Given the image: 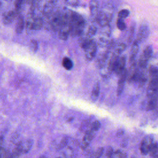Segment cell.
I'll list each match as a JSON object with an SVG mask.
<instances>
[{"label": "cell", "mask_w": 158, "mask_h": 158, "mask_svg": "<svg viewBox=\"0 0 158 158\" xmlns=\"http://www.w3.org/2000/svg\"><path fill=\"white\" fill-rule=\"evenodd\" d=\"M126 48V45L123 43H120L118 44V46L117 47L115 50V54L119 55V54L122 53Z\"/></svg>", "instance_id": "obj_26"}, {"label": "cell", "mask_w": 158, "mask_h": 158, "mask_svg": "<svg viewBox=\"0 0 158 158\" xmlns=\"http://www.w3.org/2000/svg\"><path fill=\"white\" fill-rule=\"evenodd\" d=\"M101 127V123L98 120L94 121L91 125V129L94 131H98Z\"/></svg>", "instance_id": "obj_25"}, {"label": "cell", "mask_w": 158, "mask_h": 158, "mask_svg": "<svg viewBox=\"0 0 158 158\" xmlns=\"http://www.w3.org/2000/svg\"><path fill=\"white\" fill-rule=\"evenodd\" d=\"M157 157H158V143L157 146Z\"/></svg>", "instance_id": "obj_36"}, {"label": "cell", "mask_w": 158, "mask_h": 158, "mask_svg": "<svg viewBox=\"0 0 158 158\" xmlns=\"http://www.w3.org/2000/svg\"><path fill=\"white\" fill-rule=\"evenodd\" d=\"M62 66L67 70H71L73 67V63L72 60L67 57H65L63 58L62 61Z\"/></svg>", "instance_id": "obj_17"}, {"label": "cell", "mask_w": 158, "mask_h": 158, "mask_svg": "<svg viewBox=\"0 0 158 158\" xmlns=\"http://www.w3.org/2000/svg\"><path fill=\"white\" fill-rule=\"evenodd\" d=\"M1 156L2 158L10 157L11 153H9L7 150L4 149L3 148H1Z\"/></svg>", "instance_id": "obj_28"}, {"label": "cell", "mask_w": 158, "mask_h": 158, "mask_svg": "<svg viewBox=\"0 0 158 158\" xmlns=\"http://www.w3.org/2000/svg\"><path fill=\"white\" fill-rule=\"evenodd\" d=\"M57 0H47V2L44 6L43 9V14L44 15L49 16L53 11L54 7L56 4Z\"/></svg>", "instance_id": "obj_8"}, {"label": "cell", "mask_w": 158, "mask_h": 158, "mask_svg": "<svg viewBox=\"0 0 158 158\" xmlns=\"http://www.w3.org/2000/svg\"><path fill=\"white\" fill-rule=\"evenodd\" d=\"M65 3L71 6H77L78 5V0H64Z\"/></svg>", "instance_id": "obj_29"}, {"label": "cell", "mask_w": 158, "mask_h": 158, "mask_svg": "<svg viewBox=\"0 0 158 158\" xmlns=\"http://www.w3.org/2000/svg\"><path fill=\"white\" fill-rule=\"evenodd\" d=\"M89 9L91 15H97L99 12V2L96 0H90L89 2Z\"/></svg>", "instance_id": "obj_12"}, {"label": "cell", "mask_w": 158, "mask_h": 158, "mask_svg": "<svg viewBox=\"0 0 158 158\" xmlns=\"http://www.w3.org/2000/svg\"><path fill=\"white\" fill-rule=\"evenodd\" d=\"M43 20L41 17H36L34 19L32 23V30H39L43 26Z\"/></svg>", "instance_id": "obj_16"}, {"label": "cell", "mask_w": 158, "mask_h": 158, "mask_svg": "<svg viewBox=\"0 0 158 158\" xmlns=\"http://www.w3.org/2000/svg\"><path fill=\"white\" fill-rule=\"evenodd\" d=\"M97 31V28L94 25H91L88 31V35L89 36H92L96 34Z\"/></svg>", "instance_id": "obj_27"}, {"label": "cell", "mask_w": 158, "mask_h": 158, "mask_svg": "<svg viewBox=\"0 0 158 158\" xmlns=\"http://www.w3.org/2000/svg\"><path fill=\"white\" fill-rule=\"evenodd\" d=\"M30 49L33 52H36L38 49V45L37 41L35 40H31L30 43Z\"/></svg>", "instance_id": "obj_22"}, {"label": "cell", "mask_w": 158, "mask_h": 158, "mask_svg": "<svg viewBox=\"0 0 158 158\" xmlns=\"http://www.w3.org/2000/svg\"><path fill=\"white\" fill-rule=\"evenodd\" d=\"M149 35V28L146 23H142L139 28L136 41L139 43L145 41Z\"/></svg>", "instance_id": "obj_2"}, {"label": "cell", "mask_w": 158, "mask_h": 158, "mask_svg": "<svg viewBox=\"0 0 158 158\" xmlns=\"http://www.w3.org/2000/svg\"><path fill=\"white\" fill-rule=\"evenodd\" d=\"M130 15V11L128 9H122L118 13V17L124 19Z\"/></svg>", "instance_id": "obj_21"}, {"label": "cell", "mask_w": 158, "mask_h": 158, "mask_svg": "<svg viewBox=\"0 0 158 158\" xmlns=\"http://www.w3.org/2000/svg\"><path fill=\"white\" fill-rule=\"evenodd\" d=\"M25 27V20L24 18L22 15H20L17 17V22L16 23V27H15V31L17 33L20 34L21 33Z\"/></svg>", "instance_id": "obj_11"}, {"label": "cell", "mask_w": 158, "mask_h": 158, "mask_svg": "<svg viewBox=\"0 0 158 158\" xmlns=\"http://www.w3.org/2000/svg\"><path fill=\"white\" fill-rule=\"evenodd\" d=\"M127 75H128V71L125 69V70L122 72V73L119 75V80L118 81V86H117V94L118 96L121 95L123 91L125 82L127 78Z\"/></svg>", "instance_id": "obj_5"}, {"label": "cell", "mask_w": 158, "mask_h": 158, "mask_svg": "<svg viewBox=\"0 0 158 158\" xmlns=\"http://www.w3.org/2000/svg\"><path fill=\"white\" fill-rule=\"evenodd\" d=\"M85 57L88 60H91L96 56L97 51V46L94 41L89 44V46L85 49Z\"/></svg>", "instance_id": "obj_7"}, {"label": "cell", "mask_w": 158, "mask_h": 158, "mask_svg": "<svg viewBox=\"0 0 158 158\" xmlns=\"http://www.w3.org/2000/svg\"><path fill=\"white\" fill-rule=\"evenodd\" d=\"M68 143V139L67 138H63L59 144V145L58 146V149H61L64 147H65L67 144Z\"/></svg>", "instance_id": "obj_30"}, {"label": "cell", "mask_w": 158, "mask_h": 158, "mask_svg": "<svg viewBox=\"0 0 158 158\" xmlns=\"http://www.w3.org/2000/svg\"><path fill=\"white\" fill-rule=\"evenodd\" d=\"M112 157H120V158H123V157H127V155L126 153L122 152L120 150H117L116 151L114 152L113 155L112 156Z\"/></svg>", "instance_id": "obj_23"}, {"label": "cell", "mask_w": 158, "mask_h": 158, "mask_svg": "<svg viewBox=\"0 0 158 158\" xmlns=\"http://www.w3.org/2000/svg\"><path fill=\"white\" fill-rule=\"evenodd\" d=\"M93 41V40H92L91 36L88 35V36L83 37V38H82L80 40L79 44H80V47L85 50V49H86L89 46V44L92 43Z\"/></svg>", "instance_id": "obj_13"}, {"label": "cell", "mask_w": 158, "mask_h": 158, "mask_svg": "<svg viewBox=\"0 0 158 158\" xmlns=\"http://www.w3.org/2000/svg\"><path fill=\"white\" fill-rule=\"evenodd\" d=\"M33 145V140L30 139H27L22 144V154H27Z\"/></svg>", "instance_id": "obj_18"}, {"label": "cell", "mask_w": 158, "mask_h": 158, "mask_svg": "<svg viewBox=\"0 0 158 158\" xmlns=\"http://www.w3.org/2000/svg\"><path fill=\"white\" fill-rule=\"evenodd\" d=\"M144 56H145L147 59H149L152 54V48L151 46H148L144 50L143 54Z\"/></svg>", "instance_id": "obj_19"}, {"label": "cell", "mask_w": 158, "mask_h": 158, "mask_svg": "<svg viewBox=\"0 0 158 158\" xmlns=\"http://www.w3.org/2000/svg\"><path fill=\"white\" fill-rule=\"evenodd\" d=\"M94 131L92 130L91 128L89 130H87L86 131H85V133L83 136L81 145L82 149H85L88 147V146L89 145L90 143L91 142L94 138Z\"/></svg>", "instance_id": "obj_4"}, {"label": "cell", "mask_w": 158, "mask_h": 158, "mask_svg": "<svg viewBox=\"0 0 158 158\" xmlns=\"http://www.w3.org/2000/svg\"><path fill=\"white\" fill-rule=\"evenodd\" d=\"M22 143L20 142L16 144L15 148L11 153L10 157H17L22 154Z\"/></svg>", "instance_id": "obj_15"}, {"label": "cell", "mask_w": 158, "mask_h": 158, "mask_svg": "<svg viewBox=\"0 0 158 158\" xmlns=\"http://www.w3.org/2000/svg\"><path fill=\"white\" fill-rule=\"evenodd\" d=\"M104 152V148L101 147L99 148L91 156V157H100Z\"/></svg>", "instance_id": "obj_24"}, {"label": "cell", "mask_w": 158, "mask_h": 158, "mask_svg": "<svg viewBox=\"0 0 158 158\" xmlns=\"http://www.w3.org/2000/svg\"><path fill=\"white\" fill-rule=\"evenodd\" d=\"M138 51H139L138 42L136 40H135L132 44L131 49V52H130V61L131 64L135 62V58L138 52Z\"/></svg>", "instance_id": "obj_10"}, {"label": "cell", "mask_w": 158, "mask_h": 158, "mask_svg": "<svg viewBox=\"0 0 158 158\" xmlns=\"http://www.w3.org/2000/svg\"><path fill=\"white\" fill-rule=\"evenodd\" d=\"M126 64V58L125 56H121L118 57L114 67V72L118 75H120L122 72L125 70V66Z\"/></svg>", "instance_id": "obj_6"}, {"label": "cell", "mask_w": 158, "mask_h": 158, "mask_svg": "<svg viewBox=\"0 0 158 158\" xmlns=\"http://www.w3.org/2000/svg\"><path fill=\"white\" fill-rule=\"evenodd\" d=\"M90 123V121L88 120H85L83 122L81 125V127H80V130H85L86 127H88V125H89Z\"/></svg>", "instance_id": "obj_33"}, {"label": "cell", "mask_w": 158, "mask_h": 158, "mask_svg": "<svg viewBox=\"0 0 158 158\" xmlns=\"http://www.w3.org/2000/svg\"><path fill=\"white\" fill-rule=\"evenodd\" d=\"M96 19L98 23L101 27H105L109 23V18L107 15L103 12H99L96 16Z\"/></svg>", "instance_id": "obj_9"}, {"label": "cell", "mask_w": 158, "mask_h": 158, "mask_svg": "<svg viewBox=\"0 0 158 158\" xmlns=\"http://www.w3.org/2000/svg\"><path fill=\"white\" fill-rule=\"evenodd\" d=\"M19 12L15 9L4 12L2 14V23L4 25H8L13 22L15 17L19 16Z\"/></svg>", "instance_id": "obj_3"}, {"label": "cell", "mask_w": 158, "mask_h": 158, "mask_svg": "<svg viewBox=\"0 0 158 158\" xmlns=\"http://www.w3.org/2000/svg\"><path fill=\"white\" fill-rule=\"evenodd\" d=\"M117 27L120 30H124L126 28V24L122 19L118 18L117 20Z\"/></svg>", "instance_id": "obj_20"}, {"label": "cell", "mask_w": 158, "mask_h": 158, "mask_svg": "<svg viewBox=\"0 0 158 158\" xmlns=\"http://www.w3.org/2000/svg\"><path fill=\"white\" fill-rule=\"evenodd\" d=\"M134 32H135V26L132 25L130 28V35L128 36V41L129 43H130L132 41L133 37V35H134Z\"/></svg>", "instance_id": "obj_32"}, {"label": "cell", "mask_w": 158, "mask_h": 158, "mask_svg": "<svg viewBox=\"0 0 158 158\" xmlns=\"http://www.w3.org/2000/svg\"><path fill=\"white\" fill-rule=\"evenodd\" d=\"M114 153V150L112 148V147L109 146L107 148L106 152V156L107 157H112Z\"/></svg>", "instance_id": "obj_31"}, {"label": "cell", "mask_w": 158, "mask_h": 158, "mask_svg": "<svg viewBox=\"0 0 158 158\" xmlns=\"http://www.w3.org/2000/svg\"><path fill=\"white\" fill-rule=\"evenodd\" d=\"M123 133H124V130H122V129H120L117 132V136L120 137V136H122L123 135Z\"/></svg>", "instance_id": "obj_34"}, {"label": "cell", "mask_w": 158, "mask_h": 158, "mask_svg": "<svg viewBox=\"0 0 158 158\" xmlns=\"http://www.w3.org/2000/svg\"><path fill=\"white\" fill-rule=\"evenodd\" d=\"M2 140H3L2 136H1V147H2Z\"/></svg>", "instance_id": "obj_35"}, {"label": "cell", "mask_w": 158, "mask_h": 158, "mask_svg": "<svg viewBox=\"0 0 158 158\" xmlns=\"http://www.w3.org/2000/svg\"><path fill=\"white\" fill-rule=\"evenodd\" d=\"M153 138L151 135L145 136L142 140L140 145V151L143 155H146L149 151L154 144Z\"/></svg>", "instance_id": "obj_1"}, {"label": "cell", "mask_w": 158, "mask_h": 158, "mask_svg": "<svg viewBox=\"0 0 158 158\" xmlns=\"http://www.w3.org/2000/svg\"><path fill=\"white\" fill-rule=\"evenodd\" d=\"M73 119V117H70V119H69V120H68V121H69V122H70V121L72 120Z\"/></svg>", "instance_id": "obj_37"}, {"label": "cell", "mask_w": 158, "mask_h": 158, "mask_svg": "<svg viewBox=\"0 0 158 158\" xmlns=\"http://www.w3.org/2000/svg\"><path fill=\"white\" fill-rule=\"evenodd\" d=\"M99 92H100V85L99 83H97L93 87V89L91 91V99L93 102H95L99 95Z\"/></svg>", "instance_id": "obj_14"}]
</instances>
